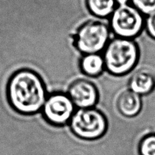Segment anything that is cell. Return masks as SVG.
<instances>
[{
	"label": "cell",
	"instance_id": "8",
	"mask_svg": "<svg viewBox=\"0 0 155 155\" xmlns=\"http://www.w3.org/2000/svg\"><path fill=\"white\" fill-rule=\"evenodd\" d=\"M130 91L139 95L149 94L155 87V77L151 71L140 69L133 74L129 83Z\"/></svg>",
	"mask_w": 155,
	"mask_h": 155
},
{
	"label": "cell",
	"instance_id": "10",
	"mask_svg": "<svg viewBox=\"0 0 155 155\" xmlns=\"http://www.w3.org/2000/svg\"><path fill=\"white\" fill-rule=\"evenodd\" d=\"M80 66L83 74L91 77L99 75L105 68L104 58L100 53L83 55L80 59Z\"/></svg>",
	"mask_w": 155,
	"mask_h": 155
},
{
	"label": "cell",
	"instance_id": "15",
	"mask_svg": "<svg viewBox=\"0 0 155 155\" xmlns=\"http://www.w3.org/2000/svg\"><path fill=\"white\" fill-rule=\"evenodd\" d=\"M129 0H116L117 4H118V5H120L127 4V2Z\"/></svg>",
	"mask_w": 155,
	"mask_h": 155
},
{
	"label": "cell",
	"instance_id": "4",
	"mask_svg": "<svg viewBox=\"0 0 155 155\" xmlns=\"http://www.w3.org/2000/svg\"><path fill=\"white\" fill-rule=\"evenodd\" d=\"M110 29L104 23L89 21L77 30L75 35L76 48L83 55L100 53L109 42Z\"/></svg>",
	"mask_w": 155,
	"mask_h": 155
},
{
	"label": "cell",
	"instance_id": "13",
	"mask_svg": "<svg viewBox=\"0 0 155 155\" xmlns=\"http://www.w3.org/2000/svg\"><path fill=\"white\" fill-rule=\"evenodd\" d=\"M134 6L142 15H149L155 13V0H130Z\"/></svg>",
	"mask_w": 155,
	"mask_h": 155
},
{
	"label": "cell",
	"instance_id": "9",
	"mask_svg": "<svg viewBox=\"0 0 155 155\" xmlns=\"http://www.w3.org/2000/svg\"><path fill=\"white\" fill-rule=\"evenodd\" d=\"M117 106L119 112L124 116H136L142 109V98L140 95L130 90L126 91L118 97Z\"/></svg>",
	"mask_w": 155,
	"mask_h": 155
},
{
	"label": "cell",
	"instance_id": "14",
	"mask_svg": "<svg viewBox=\"0 0 155 155\" xmlns=\"http://www.w3.org/2000/svg\"><path fill=\"white\" fill-rule=\"evenodd\" d=\"M145 26L148 34L155 39V13L148 15L145 21Z\"/></svg>",
	"mask_w": 155,
	"mask_h": 155
},
{
	"label": "cell",
	"instance_id": "11",
	"mask_svg": "<svg viewBox=\"0 0 155 155\" xmlns=\"http://www.w3.org/2000/svg\"><path fill=\"white\" fill-rule=\"evenodd\" d=\"M89 12L98 18L110 16L117 7L116 0H86Z\"/></svg>",
	"mask_w": 155,
	"mask_h": 155
},
{
	"label": "cell",
	"instance_id": "3",
	"mask_svg": "<svg viewBox=\"0 0 155 155\" xmlns=\"http://www.w3.org/2000/svg\"><path fill=\"white\" fill-rule=\"evenodd\" d=\"M69 122L71 131L76 136L88 141L100 138L107 129L106 117L94 108L77 109Z\"/></svg>",
	"mask_w": 155,
	"mask_h": 155
},
{
	"label": "cell",
	"instance_id": "2",
	"mask_svg": "<svg viewBox=\"0 0 155 155\" xmlns=\"http://www.w3.org/2000/svg\"><path fill=\"white\" fill-rule=\"evenodd\" d=\"M139 57V50L133 40L117 36L110 40L104 51V65L114 75H124L134 68Z\"/></svg>",
	"mask_w": 155,
	"mask_h": 155
},
{
	"label": "cell",
	"instance_id": "12",
	"mask_svg": "<svg viewBox=\"0 0 155 155\" xmlns=\"http://www.w3.org/2000/svg\"><path fill=\"white\" fill-rule=\"evenodd\" d=\"M140 155H155V134L144 137L139 145Z\"/></svg>",
	"mask_w": 155,
	"mask_h": 155
},
{
	"label": "cell",
	"instance_id": "6",
	"mask_svg": "<svg viewBox=\"0 0 155 155\" xmlns=\"http://www.w3.org/2000/svg\"><path fill=\"white\" fill-rule=\"evenodd\" d=\"M42 110L48 122L63 126L70 122L75 112V106L68 94L54 93L47 97Z\"/></svg>",
	"mask_w": 155,
	"mask_h": 155
},
{
	"label": "cell",
	"instance_id": "5",
	"mask_svg": "<svg viewBox=\"0 0 155 155\" xmlns=\"http://www.w3.org/2000/svg\"><path fill=\"white\" fill-rule=\"evenodd\" d=\"M144 25L143 15L132 5H120L110 15V28L119 37L133 39L140 33Z\"/></svg>",
	"mask_w": 155,
	"mask_h": 155
},
{
	"label": "cell",
	"instance_id": "7",
	"mask_svg": "<svg viewBox=\"0 0 155 155\" xmlns=\"http://www.w3.org/2000/svg\"><path fill=\"white\" fill-rule=\"evenodd\" d=\"M68 94L78 109L93 108L98 98V90L95 84L83 79L73 82L68 88Z\"/></svg>",
	"mask_w": 155,
	"mask_h": 155
},
{
	"label": "cell",
	"instance_id": "1",
	"mask_svg": "<svg viewBox=\"0 0 155 155\" xmlns=\"http://www.w3.org/2000/svg\"><path fill=\"white\" fill-rule=\"evenodd\" d=\"M6 91L11 106L24 115L39 112L47 98L42 78L30 69H21L14 73L9 78Z\"/></svg>",
	"mask_w": 155,
	"mask_h": 155
}]
</instances>
